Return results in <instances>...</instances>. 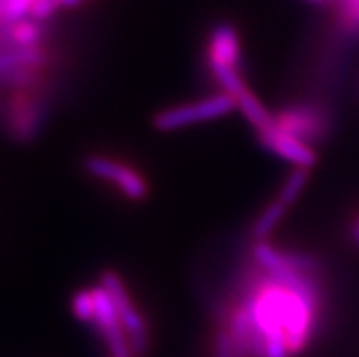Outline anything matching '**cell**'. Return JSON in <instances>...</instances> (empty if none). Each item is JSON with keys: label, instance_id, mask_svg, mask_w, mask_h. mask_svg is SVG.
<instances>
[{"label": "cell", "instance_id": "52a82bcc", "mask_svg": "<svg viewBox=\"0 0 359 357\" xmlns=\"http://www.w3.org/2000/svg\"><path fill=\"white\" fill-rule=\"evenodd\" d=\"M252 257L259 264V268L266 274L276 271H306V274H318L321 262L314 255L306 253L283 252L276 248L269 241H255L252 248Z\"/></svg>", "mask_w": 359, "mask_h": 357}, {"label": "cell", "instance_id": "7c38bea8", "mask_svg": "<svg viewBox=\"0 0 359 357\" xmlns=\"http://www.w3.org/2000/svg\"><path fill=\"white\" fill-rule=\"evenodd\" d=\"M306 182H309V168L296 166V170L287 177V181L279 190L278 199L287 204V206H290V204L296 203L301 191L305 190Z\"/></svg>", "mask_w": 359, "mask_h": 357}, {"label": "cell", "instance_id": "4fadbf2b", "mask_svg": "<svg viewBox=\"0 0 359 357\" xmlns=\"http://www.w3.org/2000/svg\"><path fill=\"white\" fill-rule=\"evenodd\" d=\"M72 310L81 323L93 325L95 321V297L93 290H79L72 299Z\"/></svg>", "mask_w": 359, "mask_h": 357}, {"label": "cell", "instance_id": "6da1fadb", "mask_svg": "<svg viewBox=\"0 0 359 357\" xmlns=\"http://www.w3.org/2000/svg\"><path fill=\"white\" fill-rule=\"evenodd\" d=\"M208 64L215 82L224 93L236 97L246 84L239 73L241 62V41L236 27L228 22L214 26L208 39Z\"/></svg>", "mask_w": 359, "mask_h": 357}, {"label": "cell", "instance_id": "277c9868", "mask_svg": "<svg viewBox=\"0 0 359 357\" xmlns=\"http://www.w3.org/2000/svg\"><path fill=\"white\" fill-rule=\"evenodd\" d=\"M328 112L316 105L287 106L273 115V126L305 140L306 144L323 140L328 133Z\"/></svg>", "mask_w": 359, "mask_h": 357}, {"label": "cell", "instance_id": "7a4b0ae2", "mask_svg": "<svg viewBox=\"0 0 359 357\" xmlns=\"http://www.w3.org/2000/svg\"><path fill=\"white\" fill-rule=\"evenodd\" d=\"M236 108V97L223 91V93L205 97V99L190 102V105L163 109V112L154 115L151 124H154L155 130L159 131H175L191 126V124L214 121V119L230 114Z\"/></svg>", "mask_w": 359, "mask_h": 357}, {"label": "cell", "instance_id": "5b68a950", "mask_svg": "<svg viewBox=\"0 0 359 357\" xmlns=\"http://www.w3.org/2000/svg\"><path fill=\"white\" fill-rule=\"evenodd\" d=\"M86 172L93 177H99L102 181H108L117 188L121 194L130 201H142L148 197V182L141 173L132 166L123 164L117 159L106 157V155H88L84 159Z\"/></svg>", "mask_w": 359, "mask_h": 357}, {"label": "cell", "instance_id": "ba28073f", "mask_svg": "<svg viewBox=\"0 0 359 357\" xmlns=\"http://www.w3.org/2000/svg\"><path fill=\"white\" fill-rule=\"evenodd\" d=\"M257 139H259V144L264 149H269L270 154L278 155V157L285 159V161L299 168H312L318 163V155L312 149V146L306 144L305 140L278 130L276 126L257 133Z\"/></svg>", "mask_w": 359, "mask_h": 357}, {"label": "cell", "instance_id": "8992f818", "mask_svg": "<svg viewBox=\"0 0 359 357\" xmlns=\"http://www.w3.org/2000/svg\"><path fill=\"white\" fill-rule=\"evenodd\" d=\"M93 297H95V321L93 326L97 328L102 339L108 344L111 357H133L130 341L124 332V326L118 317L117 307H115L111 295L106 292L102 285L93 286Z\"/></svg>", "mask_w": 359, "mask_h": 357}, {"label": "cell", "instance_id": "8fae6325", "mask_svg": "<svg viewBox=\"0 0 359 357\" xmlns=\"http://www.w3.org/2000/svg\"><path fill=\"white\" fill-rule=\"evenodd\" d=\"M41 24L33 20V18H22L18 22L9 24L8 26V36L9 42L18 48H29V46H39L42 39Z\"/></svg>", "mask_w": 359, "mask_h": 357}, {"label": "cell", "instance_id": "2e32d148", "mask_svg": "<svg viewBox=\"0 0 359 357\" xmlns=\"http://www.w3.org/2000/svg\"><path fill=\"white\" fill-rule=\"evenodd\" d=\"M214 357H237L236 346H233V341L228 330H221L215 335Z\"/></svg>", "mask_w": 359, "mask_h": 357}, {"label": "cell", "instance_id": "5bb4252c", "mask_svg": "<svg viewBox=\"0 0 359 357\" xmlns=\"http://www.w3.org/2000/svg\"><path fill=\"white\" fill-rule=\"evenodd\" d=\"M33 2L35 0H8L4 11L6 24H13L26 18V15H29V9H32Z\"/></svg>", "mask_w": 359, "mask_h": 357}, {"label": "cell", "instance_id": "ac0fdd59", "mask_svg": "<svg viewBox=\"0 0 359 357\" xmlns=\"http://www.w3.org/2000/svg\"><path fill=\"white\" fill-rule=\"evenodd\" d=\"M351 236H352V241H354L355 244H359V217L355 219V222H354V224H352Z\"/></svg>", "mask_w": 359, "mask_h": 357}, {"label": "cell", "instance_id": "e0dca14e", "mask_svg": "<svg viewBox=\"0 0 359 357\" xmlns=\"http://www.w3.org/2000/svg\"><path fill=\"white\" fill-rule=\"evenodd\" d=\"M60 8H79L84 0H57Z\"/></svg>", "mask_w": 359, "mask_h": 357}, {"label": "cell", "instance_id": "3957f363", "mask_svg": "<svg viewBox=\"0 0 359 357\" xmlns=\"http://www.w3.org/2000/svg\"><path fill=\"white\" fill-rule=\"evenodd\" d=\"M100 285L104 286L106 292L111 295L115 307H117L118 317L124 326V332L130 341V349L135 357H142L150 349V334H148V325L144 317L137 310L132 297L128 294L123 279L111 270H106L100 274Z\"/></svg>", "mask_w": 359, "mask_h": 357}, {"label": "cell", "instance_id": "30bf717a", "mask_svg": "<svg viewBox=\"0 0 359 357\" xmlns=\"http://www.w3.org/2000/svg\"><path fill=\"white\" fill-rule=\"evenodd\" d=\"M288 206L285 203H281L279 199L273 201L272 204H269L266 208L261 212V215L255 219L254 227H252V237L255 241H266V237L276 230L281 219L285 217Z\"/></svg>", "mask_w": 359, "mask_h": 357}, {"label": "cell", "instance_id": "9c48e42d", "mask_svg": "<svg viewBox=\"0 0 359 357\" xmlns=\"http://www.w3.org/2000/svg\"><path fill=\"white\" fill-rule=\"evenodd\" d=\"M236 105L237 108L241 109V114L245 115L246 121L255 128L257 133L270 130L273 126V115L264 108L263 102L255 97V93L248 86L237 93Z\"/></svg>", "mask_w": 359, "mask_h": 357}, {"label": "cell", "instance_id": "9a60e30c", "mask_svg": "<svg viewBox=\"0 0 359 357\" xmlns=\"http://www.w3.org/2000/svg\"><path fill=\"white\" fill-rule=\"evenodd\" d=\"M59 2L57 0H35L29 9V18L36 20V22H42L46 18H50L51 15H55V11L59 9Z\"/></svg>", "mask_w": 359, "mask_h": 357}]
</instances>
